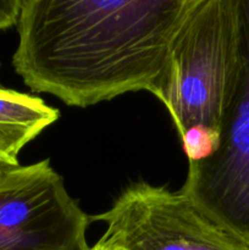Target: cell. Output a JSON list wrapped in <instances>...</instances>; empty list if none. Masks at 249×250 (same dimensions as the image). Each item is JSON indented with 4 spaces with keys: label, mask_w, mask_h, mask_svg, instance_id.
<instances>
[{
    "label": "cell",
    "mask_w": 249,
    "mask_h": 250,
    "mask_svg": "<svg viewBox=\"0 0 249 250\" xmlns=\"http://www.w3.org/2000/svg\"><path fill=\"white\" fill-rule=\"evenodd\" d=\"M90 222L49 159L0 173V250H89Z\"/></svg>",
    "instance_id": "3957f363"
},
{
    "label": "cell",
    "mask_w": 249,
    "mask_h": 250,
    "mask_svg": "<svg viewBox=\"0 0 249 250\" xmlns=\"http://www.w3.org/2000/svg\"><path fill=\"white\" fill-rule=\"evenodd\" d=\"M24 0H0V31L17 24Z\"/></svg>",
    "instance_id": "8992f818"
},
{
    "label": "cell",
    "mask_w": 249,
    "mask_h": 250,
    "mask_svg": "<svg viewBox=\"0 0 249 250\" xmlns=\"http://www.w3.org/2000/svg\"><path fill=\"white\" fill-rule=\"evenodd\" d=\"M19 165H20L19 163L7 160V159L2 158V156L0 155V173L5 172V171L10 170V168H12V167H16V166H19Z\"/></svg>",
    "instance_id": "ba28073f"
},
{
    "label": "cell",
    "mask_w": 249,
    "mask_h": 250,
    "mask_svg": "<svg viewBox=\"0 0 249 250\" xmlns=\"http://www.w3.org/2000/svg\"><path fill=\"white\" fill-rule=\"evenodd\" d=\"M103 238L121 250H249L203 215L183 193L146 182L122 190L105 212Z\"/></svg>",
    "instance_id": "277c9868"
},
{
    "label": "cell",
    "mask_w": 249,
    "mask_h": 250,
    "mask_svg": "<svg viewBox=\"0 0 249 250\" xmlns=\"http://www.w3.org/2000/svg\"><path fill=\"white\" fill-rule=\"evenodd\" d=\"M119 249H120V248H119Z\"/></svg>",
    "instance_id": "9c48e42d"
},
{
    "label": "cell",
    "mask_w": 249,
    "mask_h": 250,
    "mask_svg": "<svg viewBox=\"0 0 249 250\" xmlns=\"http://www.w3.org/2000/svg\"><path fill=\"white\" fill-rule=\"evenodd\" d=\"M243 45L236 0H198L151 88L167 109L188 163L211 156L238 90Z\"/></svg>",
    "instance_id": "7a4b0ae2"
},
{
    "label": "cell",
    "mask_w": 249,
    "mask_h": 250,
    "mask_svg": "<svg viewBox=\"0 0 249 250\" xmlns=\"http://www.w3.org/2000/svg\"><path fill=\"white\" fill-rule=\"evenodd\" d=\"M198 0H24L12 65L36 93L87 107L150 92Z\"/></svg>",
    "instance_id": "6da1fadb"
},
{
    "label": "cell",
    "mask_w": 249,
    "mask_h": 250,
    "mask_svg": "<svg viewBox=\"0 0 249 250\" xmlns=\"http://www.w3.org/2000/svg\"><path fill=\"white\" fill-rule=\"evenodd\" d=\"M58 109L38 97L0 85V155L19 163L24 146L59 119Z\"/></svg>",
    "instance_id": "5b68a950"
},
{
    "label": "cell",
    "mask_w": 249,
    "mask_h": 250,
    "mask_svg": "<svg viewBox=\"0 0 249 250\" xmlns=\"http://www.w3.org/2000/svg\"><path fill=\"white\" fill-rule=\"evenodd\" d=\"M89 250H121V249H119L117 247H115L114 244H111L110 242H107L106 239L102 237V238H100L94 246L90 247Z\"/></svg>",
    "instance_id": "52a82bcc"
}]
</instances>
